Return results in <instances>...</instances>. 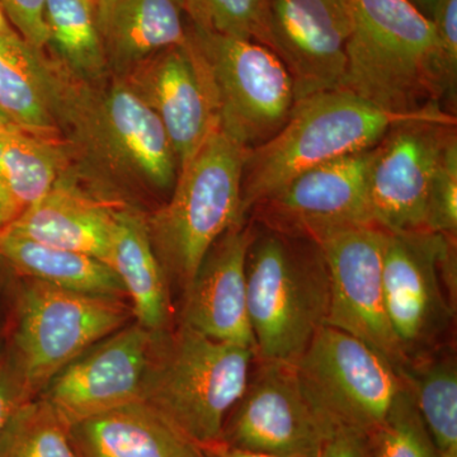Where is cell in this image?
Returning a JSON list of instances; mask_svg holds the SVG:
<instances>
[{
    "mask_svg": "<svg viewBox=\"0 0 457 457\" xmlns=\"http://www.w3.org/2000/svg\"><path fill=\"white\" fill-rule=\"evenodd\" d=\"M134 319L120 297L65 290L25 278L18 288L7 359L29 399L90 345Z\"/></svg>",
    "mask_w": 457,
    "mask_h": 457,
    "instance_id": "7",
    "label": "cell"
},
{
    "mask_svg": "<svg viewBox=\"0 0 457 457\" xmlns=\"http://www.w3.org/2000/svg\"><path fill=\"white\" fill-rule=\"evenodd\" d=\"M187 41L209 75L221 130L248 149L270 140L295 104L293 80L278 54L189 23Z\"/></svg>",
    "mask_w": 457,
    "mask_h": 457,
    "instance_id": "8",
    "label": "cell"
},
{
    "mask_svg": "<svg viewBox=\"0 0 457 457\" xmlns=\"http://www.w3.org/2000/svg\"><path fill=\"white\" fill-rule=\"evenodd\" d=\"M79 457H191L197 447L144 400L69 427Z\"/></svg>",
    "mask_w": 457,
    "mask_h": 457,
    "instance_id": "22",
    "label": "cell"
},
{
    "mask_svg": "<svg viewBox=\"0 0 457 457\" xmlns=\"http://www.w3.org/2000/svg\"><path fill=\"white\" fill-rule=\"evenodd\" d=\"M68 164L64 140L21 128L0 131V182L20 212L50 192Z\"/></svg>",
    "mask_w": 457,
    "mask_h": 457,
    "instance_id": "25",
    "label": "cell"
},
{
    "mask_svg": "<svg viewBox=\"0 0 457 457\" xmlns=\"http://www.w3.org/2000/svg\"><path fill=\"white\" fill-rule=\"evenodd\" d=\"M245 275L255 360L294 363L329 314V272L320 246L269 228L252 236Z\"/></svg>",
    "mask_w": 457,
    "mask_h": 457,
    "instance_id": "4",
    "label": "cell"
},
{
    "mask_svg": "<svg viewBox=\"0 0 457 457\" xmlns=\"http://www.w3.org/2000/svg\"><path fill=\"white\" fill-rule=\"evenodd\" d=\"M198 449L212 457H276L234 449V447L222 444L221 441L213 442L212 445H206V446L198 447Z\"/></svg>",
    "mask_w": 457,
    "mask_h": 457,
    "instance_id": "36",
    "label": "cell"
},
{
    "mask_svg": "<svg viewBox=\"0 0 457 457\" xmlns=\"http://www.w3.org/2000/svg\"><path fill=\"white\" fill-rule=\"evenodd\" d=\"M222 427L234 449L276 457H320L335 427L303 392L293 363L262 361Z\"/></svg>",
    "mask_w": 457,
    "mask_h": 457,
    "instance_id": "11",
    "label": "cell"
},
{
    "mask_svg": "<svg viewBox=\"0 0 457 457\" xmlns=\"http://www.w3.org/2000/svg\"><path fill=\"white\" fill-rule=\"evenodd\" d=\"M116 209L87 194L62 174L50 192L18 213L3 231L90 255L111 267Z\"/></svg>",
    "mask_w": 457,
    "mask_h": 457,
    "instance_id": "20",
    "label": "cell"
},
{
    "mask_svg": "<svg viewBox=\"0 0 457 457\" xmlns=\"http://www.w3.org/2000/svg\"><path fill=\"white\" fill-rule=\"evenodd\" d=\"M251 228L243 222L228 228L204 255L186 288L182 324L213 341L255 352L246 302L245 263Z\"/></svg>",
    "mask_w": 457,
    "mask_h": 457,
    "instance_id": "18",
    "label": "cell"
},
{
    "mask_svg": "<svg viewBox=\"0 0 457 457\" xmlns=\"http://www.w3.org/2000/svg\"><path fill=\"white\" fill-rule=\"evenodd\" d=\"M455 128L429 121L400 123L374 147L369 197L375 225L387 233L428 231L433 179Z\"/></svg>",
    "mask_w": 457,
    "mask_h": 457,
    "instance_id": "13",
    "label": "cell"
},
{
    "mask_svg": "<svg viewBox=\"0 0 457 457\" xmlns=\"http://www.w3.org/2000/svg\"><path fill=\"white\" fill-rule=\"evenodd\" d=\"M110 73L123 77L159 51L187 42L183 0H95Z\"/></svg>",
    "mask_w": 457,
    "mask_h": 457,
    "instance_id": "21",
    "label": "cell"
},
{
    "mask_svg": "<svg viewBox=\"0 0 457 457\" xmlns=\"http://www.w3.org/2000/svg\"><path fill=\"white\" fill-rule=\"evenodd\" d=\"M273 51L294 84L295 102L341 89L352 16L348 0H270Z\"/></svg>",
    "mask_w": 457,
    "mask_h": 457,
    "instance_id": "15",
    "label": "cell"
},
{
    "mask_svg": "<svg viewBox=\"0 0 457 457\" xmlns=\"http://www.w3.org/2000/svg\"><path fill=\"white\" fill-rule=\"evenodd\" d=\"M320 457H370L366 436L347 428H335Z\"/></svg>",
    "mask_w": 457,
    "mask_h": 457,
    "instance_id": "35",
    "label": "cell"
},
{
    "mask_svg": "<svg viewBox=\"0 0 457 457\" xmlns=\"http://www.w3.org/2000/svg\"><path fill=\"white\" fill-rule=\"evenodd\" d=\"M409 2H411L418 11L422 12L426 17L431 20L433 8H435L437 0H409Z\"/></svg>",
    "mask_w": 457,
    "mask_h": 457,
    "instance_id": "38",
    "label": "cell"
},
{
    "mask_svg": "<svg viewBox=\"0 0 457 457\" xmlns=\"http://www.w3.org/2000/svg\"><path fill=\"white\" fill-rule=\"evenodd\" d=\"M293 366L303 392L335 428L366 437L405 386V378L378 352L328 324Z\"/></svg>",
    "mask_w": 457,
    "mask_h": 457,
    "instance_id": "9",
    "label": "cell"
},
{
    "mask_svg": "<svg viewBox=\"0 0 457 457\" xmlns=\"http://www.w3.org/2000/svg\"><path fill=\"white\" fill-rule=\"evenodd\" d=\"M305 237L320 246L330 281L327 324L366 343L404 375L411 365L385 305V230L375 224L321 228Z\"/></svg>",
    "mask_w": 457,
    "mask_h": 457,
    "instance_id": "10",
    "label": "cell"
},
{
    "mask_svg": "<svg viewBox=\"0 0 457 457\" xmlns=\"http://www.w3.org/2000/svg\"><path fill=\"white\" fill-rule=\"evenodd\" d=\"M46 0H0L8 22L36 49H46L47 33L44 9Z\"/></svg>",
    "mask_w": 457,
    "mask_h": 457,
    "instance_id": "33",
    "label": "cell"
},
{
    "mask_svg": "<svg viewBox=\"0 0 457 457\" xmlns=\"http://www.w3.org/2000/svg\"><path fill=\"white\" fill-rule=\"evenodd\" d=\"M0 261L25 278L77 293L128 299L117 273L90 255L40 245L2 231Z\"/></svg>",
    "mask_w": 457,
    "mask_h": 457,
    "instance_id": "24",
    "label": "cell"
},
{
    "mask_svg": "<svg viewBox=\"0 0 457 457\" xmlns=\"http://www.w3.org/2000/svg\"><path fill=\"white\" fill-rule=\"evenodd\" d=\"M255 352L213 341L185 324L156 333L143 400L196 447L221 440Z\"/></svg>",
    "mask_w": 457,
    "mask_h": 457,
    "instance_id": "5",
    "label": "cell"
},
{
    "mask_svg": "<svg viewBox=\"0 0 457 457\" xmlns=\"http://www.w3.org/2000/svg\"><path fill=\"white\" fill-rule=\"evenodd\" d=\"M411 121L456 126V117L441 107L387 112L342 89L295 102L284 126L249 150L242 180L243 218L303 171L372 149L394 126Z\"/></svg>",
    "mask_w": 457,
    "mask_h": 457,
    "instance_id": "1",
    "label": "cell"
},
{
    "mask_svg": "<svg viewBox=\"0 0 457 457\" xmlns=\"http://www.w3.org/2000/svg\"><path fill=\"white\" fill-rule=\"evenodd\" d=\"M18 212L16 204L9 196L7 189L0 182V233L17 218Z\"/></svg>",
    "mask_w": 457,
    "mask_h": 457,
    "instance_id": "37",
    "label": "cell"
},
{
    "mask_svg": "<svg viewBox=\"0 0 457 457\" xmlns=\"http://www.w3.org/2000/svg\"><path fill=\"white\" fill-rule=\"evenodd\" d=\"M46 47L75 80L98 83L110 77L96 21L95 0H46Z\"/></svg>",
    "mask_w": 457,
    "mask_h": 457,
    "instance_id": "26",
    "label": "cell"
},
{
    "mask_svg": "<svg viewBox=\"0 0 457 457\" xmlns=\"http://www.w3.org/2000/svg\"><path fill=\"white\" fill-rule=\"evenodd\" d=\"M71 82L55 60L16 29L0 33V108L21 129L64 140L62 116Z\"/></svg>",
    "mask_w": 457,
    "mask_h": 457,
    "instance_id": "19",
    "label": "cell"
},
{
    "mask_svg": "<svg viewBox=\"0 0 457 457\" xmlns=\"http://www.w3.org/2000/svg\"><path fill=\"white\" fill-rule=\"evenodd\" d=\"M29 399L4 356L0 357V436L18 405Z\"/></svg>",
    "mask_w": 457,
    "mask_h": 457,
    "instance_id": "34",
    "label": "cell"
},
{
    "mask_svg": "<svg viewBox=\"0 0 457 457\" xmlns=\"http://www.w3.org/2000/svg\"><path fill=\"white\" fill-rule=\"evenodd\" d=\"M453 237L432 231H385V305L394 332L411 362L442 336L453 318L442 278L453 282Z\"/></svg>",
    "mask_w": 457,
    "mask_h": 457,
    "instance_id": "12",
    "label": "cell"
},
{
    "mask_svg": "<svg viewBox=\"0 0 457 457\" xmlns=\"http://www.w3.org/2000/svg\"><path fill=\"white\" fill-rule=\"evenodd\" d=\"M62 139L93 177L140 192L173 191L179 167L161 120L121 77L71 79L62 116Z\"/></svg>",
    "mask_w": 457,
    "mask_h": 457,
    "instance_id": "3",
    "label": "cell"
},
{
    "mask_svg": "<svg viewBox=\"0 0 457 457\" xmlns=\"http://www.w3.org/2000/svg\"><path fill=\"white\" fill-rule=\"evenodd\" d=\"M8 27L11 26H9L7 17H5L4 12H3L2 8H0V33L5 31V29H7Z\"/></svg>",
    "mask_w": 457,
    "mask_h": 457,
    "instance_id": "40",
    "label": "cell"
},
{
    "mask_svg": "<svg viewBox=\"0 0 457 457\" xmlns=\"http://www.w3.org/2000/svg\"><path fill=\"white\" fill-rule=\"evenodd\" d=\"M0 457H79L69 427L41 396L21 403L0 436Z\"/></svg>",
    "mask_w": 457,
    "mask_h": 457,
    "instance_id": "28",
    "label": "cell"
},
{
    "mask_svg": "<svg viewBox=\"0 0 457 457\" xmlns=\"http://www.w3.org/2000/svg\"><path fill=\"white\" fill-rule=\"evenodd\" d=\"M431 21L435 27L442 66L451 90L457 84V0H437Z\"/></svg>",
    "mask_w": 457,
    "mask_h": 457,
    "instance_id": "32",
    "label": "cell"
},
{
    "mask_svg": "<svg viewBox=\"0 0 457 457\" xmlns=\"http://www.w3.org/2000/svg\"><path fill=\"white\" fill-rule=\"evenodd\" d=\"M20 126H17L16 123L12 121L11 119L3 112L2 108H0V131L3 130H12V129H18Z\"/></svg>",
    "mask_w": 457,
    "mask_h": 457,
    "instance_id": "39",
    "label": "cell"
},
{
    "mask_svg": "<svg viewBox=\"0 0 457 457\" xmlns=\"http://www.w3.org/2000/svg\"><path fill=\"white\" fill-rule=\"evenodd\" d=\"M372 158L374 147L312 168L255 209L270 228L296 236L321 228L375 224L369 197Z\"/></svg>",
    "mask_w": 457,
    "mask_h": 457,
    "instance_id": "17",
    "label": "cell"
},
{
    "mask_svg": "<svg viewBox=\"0 0 457 457\" xmlns=\"http://www.w3.org/2000/svg\"><path fill=\"white\" fill-rule=\"evenodd\" d=\"M111 269L125 287L135 321L153 333L170 329V284L156 258L146 216L134 207H117Z\"/></svg>",
    "mask_w": 457,
    "mask_h": 457,
    "instance_id": "23",
    "label": "cell"
},
{
    "mask_svg": "<svg viewBox=\"0 0 457 457\" xmlns=\"http://www.w3.org/2000/svg\"><path fill=\"white\" fill-rule=\"evenodd\" d=\"M121 78L161 120L182 170L219 126L212 86L196 51L188 41L168 47Z\"/></svg>",
    "mask_w": 457,
    "mask_h": 457,
    "instance_id": "16",
    "label": "cell"
},
{
    "mask_svg": "<svg viewBox=\"0 0 457 457\" xmlns=\"http://www.w3.org/2000/svg\"><path fill=\"white\" fill-rule=\"evenodd\" d=\"M156 333L135 323L90 345L51 378L41 398L66 426L143 400Z\"/></svg>",
    "mask_w": 457,
    "mask_h": 457,
    "instance_id": "14",
    "label": "cell"
},
{
    "mask_svg": "<svg viewBox=\"0 0 457 457\" xmlns=\"http://www.w3.org/2000/svg\"><path fill=\"white\" fill-rule=\"evenodd\" d=\"M403 378L441 457H457V368L455 357L411 363Z\"/></svg>",
    "mask_w": 457,
    "mask_h": 457,
    "instance_id": "27",
    "label": "cell"
},
{
    "mask_svg": "<svg viewBox=\"0 0 457 457\" xmlns=\"http://www.w3.org/2000/svg\"><path fill=\"white\" fill-rule=\"evenodd\" d=\"M249 150L218 126L179 170L170 201L147 216L170 286L185 291L216 240L245 220L242 180Z\"/></svg>",
    "mask_w": 457,
    "mask_h": 457,
    "instance_id": "6",
    "label": "cell"
},
{
    "mask_svg": "<svg viewBox=\"0 0 457 457\" xmlns=\"http://www.w3.org/2000/svg\"><path fill=\"white\" fill-rule=\"evenodd\" d=\"M366 440L370 457H441L420 416L407 381L383 423Z\"/></svg>",
    "mask_w": 457,
    "mask_h": 457,
    "instance_id": "30",
    "label": "cell"
},
{
    "mask_svg": "<svg viewBox=\"0 0 457 457\" xmlns=\"http://www.w3.org/2000/svg\"><path fill=\"white\" fill-rule=\"evenodd\" d=\"M457 228V139L449 140L442 153L429 197L427 230L455 237Z\"/></svg>",
    "mask_w": 457,
    "mask_h": 457,
    "instance_id": "31",
    "label": "cell"
},
{
    "mask_svg": "<svg viewBox=\"0 0 457 457\" xmlns=\"http://www.w3.org/2000/svg\"><path fill=\"white\" fill-rule=\"evenodd\" d=\"M189 25L273 51L270 0H183Z\"/></svg>",
    "mask_w": 457,
    "mask_h": 457,
    "instance_id": "29",
    "label": "cell"
},
{
    "mask_svg": "<svg viewBox=\"0 0 457 457\" xmlns=\"http://www.w3.org/2000/svg\"><path fill=\"white\" fill-rule=\"evenodd\" d=\"M191 457H212V456L207 455L206 453H204V451H201L197 447L196 453H195L194 455H192Z\"/></svg>",
    "mask_w": 457,
    "mask_h": 457,
    "instance_id": "41",
    "label": "cell"
},
{
    "mask_svg": "<svg viewBox=\"0 0 457 457\" xmlns=\"http://www.w3.org/2000/svg\"><path fill=\"white\" fill-rule=\"evenodd\" d=\"M352 32L342 90L393 113L455 98L432 21L409 0H348Z\"/></svg>",
    "mask_w": 457,
    "mask_h": 457,
    "instance_id": "2",
    "label": "cell"
}]
</instances>
